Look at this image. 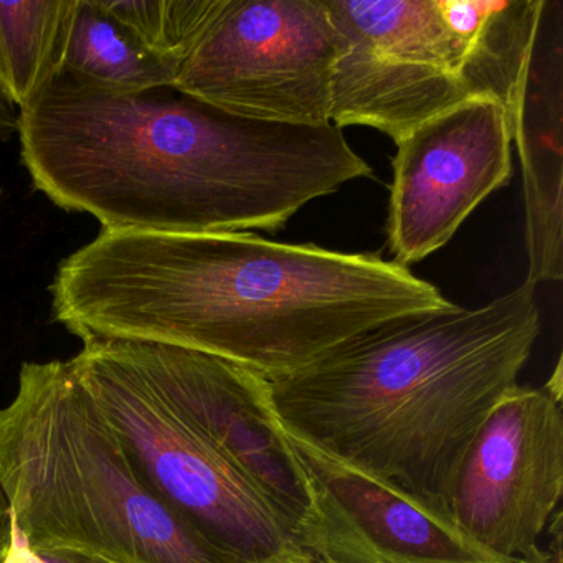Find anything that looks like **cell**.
I'll return each mask as SVG.
<instances>
[{
    "mask_svg": "<svg viewBox=\"0 0 563 563\" xmlns=\"http://www.w3.org/2000/svg\"><path fill=\"white\" fill-rule=\"evenodd\" d=\"M52 318L81 341L157 342L262 377L321 361L378 325L454 302L375 253L252 232L101 230L58 265Z\"/></svg>",
    "mask_w": 563,
    "mask_h": 563,
    "instance_id": "6da1fadb",
    "label": "cell"
},
{
    "mask_svg": "<svg viewBox=\"0 0 563 563\" xmlns=\"http://www.w3.org/2000/svg\"><path fill=\"white\" fill-rule=\"evenodd\" d=\"M34 189L113 232L275 233L374 177L334 124L250 120L174 88L118 93L57 75L19 111Z\"/></svg>",
    "mask_w": 563,
    "mask_h": 563,
    "instance_id": "7a4b0ae2",
    "label": "cell"
},
{
    "mask_svg": "<svg viewBox=\"0 0 563 563\" xmlns=\"http://www.w3.org/2000/svg\"><path fill=\"white\" fill-rule=\"evenodd\" d=\"M536 285L410 316L265 378L292 437L446 512L457 467L540 335Z\"/></svg>",
    "mask_w": 563,
    "mask_h": 563,
    "instance_id": "3957f363",
    "label": "cell"
},
{
    "mask_svg": "<svg viewBox=\"0 0 563 563\" xmlns=\"http://www.w3.org/2000/svg\"><path fill=\"white\" fill-rule=\"evenodd\" d=\"M0 494L32 547L111 563H235L137 476L68 361L24 362L0 407Z\"/></svg>",
    "mask_w": 563,
    "mask_h": 563,
    "instance_id": "277c9868",
    "label": "cell"
},
{
    "mask_svg": "<svg viewBox=\"0 0 563 563\" xmlns=\"http://www.w3.org/2000/svg\"><path fill=\"white\" fill-rule=\"evenodd\" d=\"M339 35L331 124L397 143L471 98L489 97L510 126L536 45L529 0H325Z\"/></svg>",
    "mask_w": 563,
    "mask_h": 563,
    "instance_id": "5b68a950",
    "label": "cell"
},
{
    "mask_svg": "<svg viewBox=\"0 0 563 563\" xmlns=\"http://www.w3.org/2000/svg\"><path fill=\"white\" fill-rule=\"evenodd\" d=\"M143 483L235 563H279L302 552L291 523L266 503L150 387L114 339L70 358Z\"/></svg>",
    "mask_w": 563,
    "mask_h": 563,
    "instance_id": "8992f818",
    "label": "cell"
},
{
    "mask_svg": "<svg viewBox=\"0 0 563 563\" xmlns=\"http://www.w3.org/2000/svg\"><path fill=\"white\" fill-rule=\"evenodd\" d=\"M338 47L325 0H222L174 90L250 120L325 126Z\"/></svg>",
    "mask_w": 563,
    "mask_h": 563,
    "instance_id": "52a82bcc",
    "label": "cell"
},
{
    "mask_svg": "<svg viewBox=\"0 0 563 563\" xmlns=\"http://www.w3.org/2000/svg\"><path fill=\"white\" fill-rule=\"evenodd\" d=\"M563 493V418L545 388L517 385L471 441L448 497L454 526L504 560L526 559Z\"/></svg>",
    "mask_w": 563,
    "mask_h": 563,
    "instance_id": "ba28073f",
    "label": "cell"
},
{
    "mask_svg": "<svg viewBox=\"0 0 563 563\" xmlns=\"http://www.w3.org/2000/svg\"><path fill=\"white\" fill-rule=\"evenodd\" d=\"M114 341L164 404L272 504L298 536L309 510L308 479L265 378L189 349Z\"/></svg>",
    "mask_w": 563,
    "mask_h": 563,
    "instance_id": "9c48e42d",
    "label": "cell"
},
{
    "mask_svg": "<svg viewBox=\"0 0 563 563\" xmlns=\"http://www.w3.org/2000/svg\"><path fill=\"white\" fill-rule=\"evenodd\" d=\"M387 245L397 265L443 249L514 174L512 128L499 101L471 98L397 141Z\"/></svg>",
    "mask_w": 563,
    "mask_h": 563,
    "instance_id": "30bf717a",
    "label": "cell"
},
{
    "mask_svg": "<svg viewBox=\"0 0 563 563\" xmlns=\"http://www.w3.org/2000/svg\"><path fill=\"white\" fill-rule=\"evenodd\" d=\"M288 433V431H286ZM308 479L299 547L321 563H512L467 539L444 510L288 433Z\"/></svg>",
    "mask_w": 563,
    "mask_h": 563,
    "instance_id": "8fae6325",
    "label": "cell"
},
{
    "mask_svg": "<svg viewBox=\"0 0 563 563\" xmlns=\"http://www.w3.org/2000/svg\"><path fill=\"white\" fill-rule=\"evenodd\" d=\"M532 285L563 276V0H545L512 128Z\"/></svg>",
    "mask_w": 563,
    "mask_h": 563,
    "instance_id": "7c38bea8",
    "label": "cell"
},
{
    "mask_svg": "<svg viewBox=\"0 0 563 563\" xmlns=\"http://www.w3.org/2000/svg\"><path fill=\"white\" fill-rule=\"evenodd\" d=\"M180 67L147 51L98 0H71L58 48V75L118 93H146L174 88Z\"/></svg>",
    "mask_w": 563,
    "mask_h": 563,
    "instance_id": "4fadbf2b",
    "label": "cell"
},
{
    "mask_svg": "<svg viewBox=\"0 0 563 563\" xmlns=\"http://www.w3.org/2000/svg\"><path fill=\"white\" fill-rule=\"evenodd\" d=\"M71 0L0 2V93L24 110L58 75Z\"/></svg>",
    "mask_w": 563,
    "mask_h": 563,
    "instance_id": "5bb4252c",
    "label": "cell"
},
{
    "mask_svg": "<svg viewBox=\"0 0 563 563\" xmlns=\"http://www.w3.org/2000/svg\"><path fill=\"white\" fill-rule=\"evenodd\" d=\"M147 51L183 65L222 0H98Z\"/></svg>",
    "mask_w": 563,
    "mask_h": 563,
    "instance_id": "9a60e30c",
    "label": "cell"
},
{
    "mask_svg": "<svg viewBox=\"0 0 563 563\" xmlns=\"http://www.w3.org/2000/svg\"><path fill=\"white\" fill-rule=\"evenodd\" d=\"M0 563H111L100 556L58 547H32L9 512L0 536Z\"/></svg>",
    "mask_w": 563,
    "mask_h": 563,
    "instance_id": "2e32d148",
    "label": "cell"
},
{
    "mask_svg": "<svg viewBox=\"0 0 563 563\" xmlns=\"http://www.w3.org/2000/svg\"><path fill=\"white\" fill-rule=\"evenodd\" d=\"M19 133V113L14 104L0 93V143Z\"/></svg>",
    "mask_w": 563,
    "mask_h": 563,
    "instance_id": "e0dca14e",
    "label": "cell"
},
{
    "mask_svg": "<svg viewBox=\"0 0 563 563\" xmlns=\"http://www.w3.org/2000/svg\"><path fill=\"white\" fill-rule=\"evenodd\" d=\"M560 527L555 532V545L550 550L537 549L536 552L530 553L526 559L516 560L512 563H563L562 562V542H560Z\"/></svg>",
    "mask_w": 563,
    "mask_h": 563,
    "instance_id": "ac0fdd59",
    "label": "cell"
},
{
    "mask_svg": "<svg viewBox=\"0 0 563 563\" xmlns=\"http://www.w3.org/2000/svg\"><path fill=\"white\" fill-rule=\"evenodd\" d=\"M543 388H545V390L549 391L556 401H562V362L559 361L555 374H553V377L543 385Z\"/></svg>",
    "mask_w": 563,
    "mask_h": 563,
    "instance_id": "d6986e66",
    "label": "cell"
},
{
    "mask_svg": "<svg viewBox=\"0 0 563 563\" xmlns=\"http://www.w3.org/2000/svg\"><path fill=\"white\" fill-rule=\"evenodd\" d=\"M279 563H321L319 560H316L314 556L309 555V553H306L305 550H302L301 553H298V555L289 556V559L283 560V562Z\"/></svg>",
    "mask_w": 563,
    "mask_h": 563,
    "instance_id": "ffe728a7",
    "label": "cell"
},
{
    "mask_svg": "<svg viewBox=\"0 0 563 563\" xmlns=\"http://www.w3.org/2000/svg\"><path fill=\"white\" fill-rule=\"evenodd\" d=\"M8 504H5L4 497L0 494V536H2V530H4L5 522H8Z\"/></svg>",
    "mask_w": 563,
    "mask_h": 563,
    "instance_id": "44dd1931",
    "label": "cell"
},
{
    "mask_svg": "<svg viewBox=\"0 0 563 563\" xmlns=\"http://www.w3.org/2000/svg\"><path fill=\"white\" fill-rule=\"evenodd\" d=\"M0 197H2V190H0Z\"/></svg>",
    "mask_w": 563,
    "mask_h": 563,
    "instance_id": "7402d4cb",
    "label": "cell"
}]
</instances>
